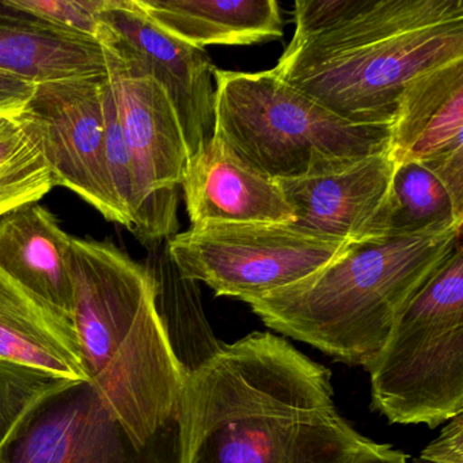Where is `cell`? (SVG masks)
Listing matches in <instances>:
<instances>
[{
  "label": "cell",
  "mask_w": 463,
  "mask_h": 463,
  "mask_svg": "<svg viewBox=\"0 0 463 463\" xmlns=\"http://www.w3.org/2000/svg\"><path fill=\"white\" fill-rule=\"evenodd\" d=\"M188 463H348L368 444L340 413L329 368L253 332L188 378Z\"/></svg>",
  "instance_id": "obj_1"
},
{
  "label": "cell",
  "mask_w": 463,
  "mask_h": 463,
  "mask_svg": "<svg viewBox=\"0 0 463 463\" xmlns=\"http://www.w3.org/2000/svg\"><path fill=\"white\" fill-rule=\"evenodd\" d=\"M273 71L338 118L392 124L406 86L463 61V0H298Z\"/></svg>",
  "instance_id": "obj_2"
},
{
  "label": "cell",
  "mask_w": 463,
  "mask_h": 463,
  "mask_svg": "<svg viewBox=\"0 0 463 463\" xmlns=\"http://www.w3.org/2000/svg\"><path fill=\"white\" fill-rule=\"evenodd\" d=\"M74 321L86 373L142 444L189 438L188 378L156 308L150 269L110 241L71 240Z\"/></svg>",
  "instance_id": "obj_3"
},
{
  "label": "cell",
  "mask_w": 463,
  "mask_h": 463,
  "mask_svg": "<svg viewBox=\"0 0 463 463\" xmlns=\"http://www.w3.org/2000/svg\"><path fill=\"white\" fill-rule=\"evenodd\" d=\"M462 240L447 224L354 243L305 280L249 300L262 324L349 365H365L400 311Z\"/></svg>",
  "instance_id": "obj_4"
},
{
  "label": "cell",
  "mask_w": 463,
  "mask_h": 463,
  "mask_svg": "<svg viewBox=\"0 0 463 463\" xmlns=\"http://www.w3.org/2000/svg\"><path fill=\"white\" fill-rule=\"evenodd\" d=\"M215 134L273 180L305 177L390 147L392 124H354L275 71L215 69Z\"/></svg>",
  "instance_id": "obj_5"
},
{
  "label": "cell",
  "mask_w": 463,
  "mask_h": 463,
  "mask_svg": "<svg viewBox=\"0 0 463 463\" xmlns=\"http://www.w3.org/2000/svg\"><path fill=\"white\" fill-rule=\"evenodd\" d=\"M364 368L371 408L390 424L435 430L463 413L462 240L406 302Z\"/></svg>",
  "instance_id": "obj_6"
},
{
  "label": "cell",
  "mask_w": 463,
  "mask_h": 463,
  "mask_svg": "<svg viewBox=\"0 0 463 463\" xmlns=\"http://www.w3.org/2000/svg\"><path fill=\"white\" fill-rule=\"evenodd\" d=\"M97 40L104 50L108 80L131 156V232L153 248L177 234L180 189L191 156L165 89L102 23Z\"/></svg>",
  "instance_id": "obj_7"
},
{
  "label": "cell",
  "mask_w": 463,
  "mask_h": 463,
  "mask_svg": "<svg viewBox=\"0 0 463 463\" xmlns=\"http://www.w3.org/2000/svg\"><path fill=\"white\" fill-rule=\"evenodd\" d=\"M352 246L292 224H216L178 232L167 240L166 253L183 278L248 303L305 280Z\"/></svg>",
  "instance_id": "obj_8"
},
{
  "label": "cell",
  "mask_w": 463,
  "mask_h": 463,
  "mask_svg": "<svg viewBox=\"0 0 463 463\" xmlns=\"http://www.w3.org/2000/svg\"><path fill=\"white\" fill-rule=\"evenodd\" d=\"M189 438L142 444L91 381L43 398L0 449V463H188Z\"/></svg>",
  "instance_id": "obj_9"
},
{
  "label": "cell",
  "mask_w": 463,
  "mask_h": 463,
  "mask_svg": "<svg viewBox=\"0 0 463 463\" xmlns=\"http://www.w3.org/2000/svg\"><path fill=\"white\" fill-rule=\"evenodd\" d=\"M108 75L37 85L18 120L32 135L52 175L107 221L131 230V218L113 191L105 161L102 93Z\"/></svg>",
  "instance_id": "obj_10"
},
{
  "label": "cell",
  "mask_w": 463,
  "mask_h": 463,
  "mask_svg": "<svg viewBox=\"0 0 463 463\" xmlns=\"http://www.w3.org/2000/svg\"><path fill=\"white\" fill-rule=\"evenodd\" d=\"M397 167L389 147L317 175L278 183L294 213L292 226L322 240L354 245L389 235Z\"/></svg>",
  "instance_id": "obj_11"
},
{
  "label": "cell",
  "mask_w": 463,
  "mask_h": 463,
  "mask_svg": "<svg viewBox=\"0 0 463 463\" xmlns=\"http://www.w3.org/2000/svg\"><path fill=\"white\" fill-rule=\"evenodd\" d=\"M101 23L131 48L143 69L165 89L180 120L189 156L196 154L215 134L216 67L207 51L162 31L135 0H108Z\"/></svg>",
  "instance_id": "obj_12"
},
{
  "label": "cell",
  "mask_w": 463,
  "mask_h": 463,
  "mask_svg": "<svg viewBox=\"0 0 463 463\" xmlns=\"http://www.w3.org/2000/svg\"><path fill=\"white\" fill-rule=\"evenodd\" d=\"M181 189L191 229L295 222L278 180L246 164L216 134L189 158Z\"/></svg>",
  "instance_id": "obj_13"
},
{
  "label": "cell",
  "mask_w": 463,
  "mask_h": 463,
  "mask_svg": "<svg viewBox=\"0 0 463 463\" xmlns=\"http://www.w3.org/2000/svg\"><path fill=\"white\" fill-rule=\"evenodd\" d=\"M71 240L39 203L0 218V269L70 321L74 316Z\"/></svg>",
  "instance_id": "obj_14"
},
{
  "label": "cell",
  "mask_w": 463,
  "mask_h": 463,
  "mask_svg": "<svg viewBox=\"0 0 463 463\" xmlns=\"http://www.w3.org/2000/svg\"><path fill=\"white\" fill-rule=\"evenodd\" d=\"M0 360L69 381H90L74 322L0 269Z\"/></svg>",
  "instance_id": "obj_15"
},
{
  "label": "cell",
  "mask_w": 463,
  "mask_h": 463,
  "mask_svg": "<svg viewBox=\"0 0 463 463\" xmlns=\"http://www.w3.org/2000/svg\"><path fill=\"white\" fill-rule=\"evenodd\" d=\"M390 151L398 164L463 151V61L411 80L392 123Z\"/></svg>",
  "instance_id": "obj_16"
},
{
  "label": "cell",
  "mask_w": 463,
  "mask_h": 463,
  "mask_svg": "<svg viewBox=\"0 0 463 463\" xmlns=\"http://www.w3.org/2000/svg\"><path fill=\"white\" fill-rule=\"evenodd\" d=\"M162 31L192 47H243L283 37L275 0H135Z\"/></svg>",
  "instance_id": "obj_17"
},
{
  "label": "cell",
  "mask_w": 463,
  "mask_h": 463,
  "mask_svg": "<svg viewBox=\"0 0 463 463\" xmlns=\"http://www.w3.org/2000/svg\"><path fill=\"white\" fill-rule=\"evenodd\" d=\"M0 70L42 85L105 75L107 64L96 40L40 25L0 0Z\"/></svg>",
  "instance_id": "obj_18"
},
{
  "label": "cell",
  "mask_w": 463,
  "mask_h": 463,
  "mask_svg": "<svg viewBox=\"0 0 463 463\" xmlns=\"http://www.w3.org/2000/svg\"><path fill=\"white\" fill-rule=\"evenodd\" d=\"M463 226V151L398 164L392 183L389 234Z\"/></svg>",
  "instance_id": "obj_19"
},
{
  "label": "cell",
  "mask_w": 463,
  "mask_h": 463,
  "mask_svg": "<svg viewBox=\"0 0 463 463\" xmlns=\"http://www.w3.org/2000/svg\"><path fill=\"white\" fill-rule=\"evenodd\" d=\"M156 284V308L165 335L186 375L207 364L223 343L216 338L196 281L183 278L165 251L148 267Z\"/></svg>",
  "instance_id": "obj_20"
},
{
  "label": "cell",
  "mask_w": 463,
  "mask_h": 463,
  "mask_svg": "<svg viewBox=\"0 0 463 463\" xmlns=\"http://www.w3.org/2000/svg\"><path fill=\"white\" fill-rule=\"evenodd\" d=\"M47 161L18 118L0 115V218L52 191Z\"/></svg>",
  "instance_id": "obj_21"
},
{
  "label": "cell",
  "mask_w": 463,
  "mask_h": 463,
  "mask_svg": "<svg viewBox=\"0 0 463 463\" xmlns=\"http://www.w3.org/2000/svg\"><path fill=\"white\" fill-rule=\"evenodd\" d=\"M67 382L69 379L0 360V449L12 438L26 414Z\"/></svg>",
  "instance_id": "obj_22"
},
{
  "label": "cell",
  "mask_w": 463,
  "mask_h": 463,
  "mask_svg": "<svg viewBox=\"0 0 463 463\" xmlns=\"http://www.w3.org/2000/svg\"><path fill=\"white\" fill-rule=\"evenodd\" d=\"M2 4L40 25L99 42L108 0H2Z\"/></svg>",
  "instance_id": "obj_23"
},
{
  "label": "cell",
  "mask_w": 463,
  "mask_h": 463,
  "mask_svg": "<svg viewBox=\"0 0 463 463\" xmlns=\"http://www.w3.org/2000/svg\"><path fill=\"white\" fill-rule=\"evenodd\" d=\"M102 112H104L105 161H107L108 173H109L116 197L132 222L134 173H132L131 156H129L128 146L118 120V109H116L115 99H113L108 80L102 93Z\"/></svg>",
  "instance_id": "obj_24"
},
{
  "label": "cell",
  "mask_w": 463,
  "mask_h": 463,
  "mask_svg": "<svg viewBox=\"0 0 463 463\" xmlns=\"http://www.w3.org/2000/svg\"><path fill=\"white\" fill-rule=\"evenodd\" d=\"M411 463H463V413L444 422L438 438Z\"/></svg>",
  "instance_id": "obj_25"
},
{
  "label": "cell",
  "mask_w": 463,
  "mask_h": 463,
  "mask_svg": "<svg viewBox=\"0 0 463 463\" xmlns=\"http://www.w3.org/2000/svg\"><path fill=\"white\" fill-rule=\"evenodd\" d=\"M36 83L0 70V115L18 118L36 93Z\"/></svg>",
  "instance_id": "obj_26"
},
{
  "label": "cell",
  "mask_w": 463,
  "mask_h": 463,
  "mask_svg": "<svg viewBox=\"0 0 463 463\" xmlns=\"http://www.w3.org/2000/svg\"><path fill=\"white\" fill-rule=\"evenodd\" d=\"M348 463H409L408 455L390 444L370 440L349 459Z\"/></svg>",
  "instance_id": "obj_27"
}]
</instances>
